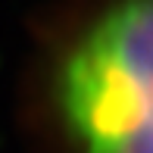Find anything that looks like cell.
Here are the masks:
<instances>
[{
	"label": "cell",
	"instance_id": "obj_1",
	"mask_svg": "<svg viewBox=\"0 0 153 153\" xmlns=\"http://www.w3.org/2000/svg\"><path fill=\"white\" fill-rule=\"evenodd\" d=\"M34 153H153V0H72L34 34L19 81Z\"/></svg>",
	"mask_w": 153,
	"mask_h": 153
}]
</instances>
